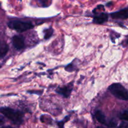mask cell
Wrapping results in <instances>:
<instances>
[{
    "label": "cell",
    "mask_w": 128,
    "mask_h": 128,
    "mask_svg": "<svg viewBox=\"0 0 128 128\" xmlns=\"http://www.w3.org/2000/svg\"><path fill=\"white\" fill-rule=\"evenodd\" d=\"M111 16L115 20H126L128 18V8L112 12L111 14Z\"/></svg>",
    "instance_id": "cell-5"
},
{
    "label": "cell",
    "mask_w": 128,
    "mask_h": 128,
    "mask_svg": "<svg viewBox=\"0 0 128 128\" xmlns=\"http://www.w3.org/2000/svg\"><path fill=\"white\" fill-rule=\"evenodd\" d=\"M108 20V15L106 13H101L94 18V22L96 24H102Z\"/></svg>",
    "instance_id": "cell-7"
},
{
    "label": "cell",
    "mask_w": 128,
    "mask_h": 128,
    "mask_svg": "<svg viewBox=\"0 0 128 128\" xmlns=\"http://www.w3.org/2000/svg\"><path fill=\"white\" fill-rule=\"evenodd\" d=\"M121 128H128V123H122L121 125Z\"/></svg>",
    "instance_id": "cell-13"
},
{
    "label": "cell",
    "mask_w": 128,
    "mask_h": 128,
    "mask_svg": "<svg viewBox=\"0 0 128 128\" xmlns=\"http://www.w3.org/2000/svg\"><path fill=\"white\" fill-rule=\"evenodd\" d=\"M44 39L45 40H48V39L50 38L51 36H52V33H53V30L52 28L47 29V30H44Z\"/></svg>",
    "instance_id": "cell-10"
},
{
    "label": "cell",
    "mask_w": 128,
    "mask_h": 128,
    "mask_svg": "<svg viewBox=\"0 0 128 128\" xmlns=\"http://www.w3.org/2000/svg\"><path fill=\"white\" fill-rule=\"evenodd\" d=\"M120 119L124 121H128V111H125L120 114Z\"/></svg>",
    "instance_id": "cell-11"
},
{
    "label": "cell",
    "mask_w": 128,
    "mask_h": 128,
    "mask_svg": "<svg viewBox=\"0 0 128 128\" xmlns=\"http://www.w3.org/2000/svg\"><path fill=\"white\" fill-rule=\"evenodd\" d=\"M8 26L10 28L15 30L19 32L28 31L33 28V25L31 24V22H24V21H19V20L10 21L8 23Z\"/></svg>",
    "instance_id": "cell-3"
},
{
    "label": "cell",
    "mask_w": 128,
    "mask_h": 128,
    "mask_svg": "<svg viewBox=\"0 0 128 128\" xmlns=\"http://www.w3.org/2000/svg\"><path fill=\"white\" fill-rule=\"evenodd\" d=\"M99 128V127H98V128Z\"/></svg>",
    "instance_id": "cell-16"
},
{
    "label": "cell",
    "mask_w": 128,
    "mask_h": 128,
    "mask_svg": "<svg viewBox=\"0 0 128 128\" xmlns=\"http://www.w3.org/2000/svg\"><path fill=\"white\" fill-rule=\"evenodd\" d=\"M4 119H3V118L2 117V116H0V124H2V123H3L4 122Z\"/></svg>",
    "instance_id": "cell-14"
},
{
    "label": "cell",
    "mask_w": 128,
    "mask_h": 128,
    "mask_svg": "<svg viewBox=\"0 0 128 128\" xmlns=\"http://www.w3.org/2000/svg\"><path fill=\"white\" fill-rule=\"evenodd\" d=\"M108 90L116 98L123 101L128 100V91L121 84H112L108 88Z\"/></svg>",
    "instance_id": "cell-2"
},
{
    "label": "cell",
    "mask_w": 128,
    "mask_h": 128,
    "mask_svg": "<svg viewBox=\"0 0 128 128\" xmlns=\"http://www.w3.org/2000/svg\"><path fill=\"white\" fill-rule=\"evenodd\" d=\"M12 128L11 127V126H3V127H2V128Z\"/></svg>",
    "instance_id": "cell-15"
},
{
    "label": "cell",
    "mask_w": 128,
    "mask_h": 128,
    "mask_svg": "<svg viewBox=\"0 0 128 128\" xmlns=\"http://www.w3.org/2000/svg\"><path fill=\"white\" fill-rule=\"evenodd\" d=\"M9 51V47L6 44L0 42V58L6 56Z\"/></svg>",
    "instance_id": "cell-8"
},
{
    "label": "cell",
    "mask_w": 128,
    "mask_h": 128,
    "mask_svg": "<svg viewBox=\"0 0 128 128\" xmlns=\"http://www.w3.org/2000/svg\"><path fill=\"white\" fill-rule=\"evenodd\" d=\"M95 117L96 120L101 124L106 123V118L104 114L101 111H97L95 112Z\"/></svg>",
    "instance_id": "cell-9"
},
{
    "label": "cell",
    "mask_w": 128,
    "mask_h": 128,
    "mask_svg": "<svg viewBox=\"0 0 128 128\" xmlns=\"http://www.w3.org/2000/svg\"><path fill=\"white\" fill-rule=\"evenodd\" d=\"M0 112L15 124H21L23 121V114L10 108H1Z\"/></svg>",
    "instance_id": "cell-1"
},
{
    "label": "cell",
    "mask_w": 128,
    "mask_h": 128,
    "mask_svg": "<svg viewBox=\"0 0 128 128\" xmlns=\"http://www.w3.org/2000/svg\"><path fill=\"white\" fill-rule=\"evenodd\" d=\"M12 44L17 50H21L24 48V41L22 38L19 36H14L12 38Z\"/></svg>",
    "instance_id": "cell-6"
},
{
    "label": "cell",
    "mask_w": 128,
    "mask_h": 128,
    "mask_svg": "<svg viewBox=\"0 0 128 128\" xmlns=\"http://www.w3.org/2000/svg\"><path fill=\"white\" fill-rule=\"evenodd\" d=\"M72 90V84L70 83L69 84L68 86H64L62 88H58L56 90V92H58L60 94L62 95L64 97L68 98L70 97V94H71V91Z\"/></svg>",
    "instance_id": "cell-4"
},
{
    "label": "cell",
    "mask_w": 128,
    "mask_h": 128,
    "mask_svg": "<svg viewBox=\"0 0 128 128\" xmlns=\"http://www.w3.org/2000/svg\"><path fill=\"white\" fill-rule=\"evenodd\" d=\"M38 1H39V2H40L41 5H42L43 6H47L48 0H38Z\"/></svg>",
    "instance_id": "cell-12"
}]
</instances>
